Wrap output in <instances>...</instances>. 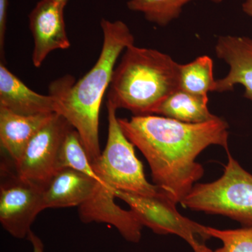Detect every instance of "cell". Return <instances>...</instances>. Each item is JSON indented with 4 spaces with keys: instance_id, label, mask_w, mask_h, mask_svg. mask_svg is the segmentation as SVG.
Listing matches in <instances>:
<instances>
[{
    "instance_id": "16",
    "label": "cell",
    "mask_w": 252,
    "mask_h": 252,
    "mask_svg": "<svg viewBox=\"0 0 252 252\" xmlns=\"http://www.w3.org/2000/svg\"><path fill=\"white\" fill-rule=\"evenodd\" d=\"M213 61L208 56H200L192 62L181 64L180 89L198 96L215 92L217 80L213 74Z\"/></svg>"
},
{
    "instance_id": "23",
    "label": "cell",
    "mask_w": 252,
    "mask_h": 252,
    "mask_svg": "<svg viewBox=\"0 0 252 252\" xmlns=\"http://www.w3.org/2000/svg\"><path fill=\"white\" fill-rule=\"evenodd\" d=\"M194 252H215L212 251V250H210V248H207L206 245H204V244L202 243L200 246L198 247L196 250L194 251Z\"/></svg>"
},
{
    "instance_id": "24",
    "label": "cell",
    "mask_w": 252,
    "mask_h": 252,
    "mask_svg": "<svg viewBox=\"0 0 252 252\" xmlns=\"http://www.w3.org/2000/svg\"><path fill=\"white\" fill-rule=\"evenodd\" d=\"M56 1H59V2L61 3V4L64 5V6H66L68 0H56Z\"/></svg>"
},
{
    "instance_id": "18",
    "label": "cell",
    "mask_w": 252,
    "mask_h": 252,
    "mask_svg": "<svg viewBox=\"0 0 252 252\" xmlns=\"http://www.w3.org/2000/svg\"><path fill=\"white\" fill-rule=\"evenodd\" d=\"M192 0H129L127 6L142 13L149 22L166 26L180 16L182 9Z\"/></svg>"
},
{
    "instance_id": "13",
    "label": "cell",
    "mask_w": 252,
    "mask_h": 252,
    "mask_svg": "<svg viewBox=\"0 0 252 252\" xmlns=\"http://www.w3.org/2000/svg\"><path fill=\"white\" fill-rule=\"evenodd\" d=\"M54 114L23 116L0 107V144L14 165L21 160L30 141Z\"/></svg>"
},
{
    "instance_id": "9",
    "label": "cell",
    "mask_w": 252,
    "mask_h": 252,
    "mask_svg": "<svg viewBox=\"0 0 252 252\" xmlns=\"http://www.w3.org/2000/svg\"><path fill=\"white\" fill-rule=\"evenodd\" d=\"M65 6L56 0H39L29 15L33 39L32 61L39 67L52 51L70 46L64 18Z\"/></svg>"
},
{
    "instance_id": "6",
    "label": "cell",
    "mask_w": 252,
    "mask_h": 252,
    "mask_svg": "<svg viewBox=\"0 0 252 252\" xmlns=\"http://www.w3.org/2000/svg\"><path fill=\"white\" fill-rule=\"evenodd\" d=\"M116 198L124 200L130 207L143 226L150 228L158 235H175L183 239L193 251L203 240L211 237L207 233V226L181 215L177 203L165 192L154 196L115 190Z\"/></svg>"
},
{
    "instance_id": "17",
    "label": "cell",
    "mask_w": 252,
    "mask_h": 252,
    "mask_svg": "<svg viewBox=\"0 0 252 252\" xmlns=\"http://www.w3.org/2000/svg\"><path fill=\"white\" fill-rule=\"evenodd\" d=\"M70 168L103 183L94 171L80 136L74 127L68 132L63 141L59 157V171Z\"/></svg>"
},
{
    "instance_id": "22",
    "label": "cell",
    "mask_w": 252,
    "mask_h": 252,
    "mask_svg": "<svg viewBox=\"0 0 252 252\" xmlns=\"http://www.w3.org/2000/svg\"><path fill=\"white\" fill-rule=\"evenodd\" d=\"M243 10L245 14L252 17V0H246L243 3Z\"/></svg>"
},
{
    "instance_id": "12",
    "label": "cell",
    "mask_w": 252,
    "mask_h": 252,
    "mask_svg": "<svg viewBox=\"0 0 252 252\" xmlns=\"http://www.w3.org/2000/svg\"><path fill=\"white\" fill-rule=\"evenodd\" d=\"M217 57L229 65L225 77L217 80L215 92L233 91L236 85L245 88V96L252 102V39L245 36H221L215 45Z\"/></svg>"
},
{
    "instance_id": "21",
    "label": "cell",
    "mask_w": 252,
    "mask_h": 252,
    "mask_svg": "<svg viewBox=\"0 0 252 252\" xmlns=\"http://www.w3.org/2000/svg\"><path fill=\"white\" fill-rule=\"evenodd\" d=\"M27 240L32 246L33 252H44V245L42 240L32 230L28 235Z\"/></svg>"
},
{
    "instance_id": "2",
    "label": "cell",
    "mask_w": 252,
    "mask_h": 252,
    "mask_svg": "<svg viewBox=\"0 0 252 252\" xmlns=\"http://www.w3.org/2000/svg\"><path fill=\"white\" fill-rule=\"evenodd\" d=\"M100 26L103 43L94 67L77 82L71 76H66L51 84L60 96L57 114L77 131L91 164L102 154L99 119L104 94L110 85L119 56L135 43L128 26L122 21L102 18Z\"/></svg>"
},
{
    "instance_id": "4",
    "label": "cell",
    "mask_w": 252,
    "mask_h": 252,
    "mask_svg": "<svg viewBox=\"0 0 252 252\" xmlns=\"http://www.w3.org/2000/svg\"><path fill=\"white\" fill-rule=\"evenodd\" d=\"M228 154L223 175L210 183L196 184L182 206L193 211L228 217L252 226V175Z\"/></svg>"
},
{
    "instance_id": "3",
    "label": "cell",
    "mask_w": 252,
    "mask_h": 252,
    "mask_svg": "<svg viewBox=\"0 0 252 252\" xmlns=\"http://www.w3.org/2000/svg\"><path fill=\"white\" fill-rule=\"evenodd\" d=\"M180 67L171 56L157 50L128 46L114 69L107 102L134 116L155 114L180 89Z\"/></svg>"
},
{
    "instance_id": "25",
    "label": "cell",
    "mask_w": 252,
    "mask_h": 252,
    "mask_svg": "<svg viewBox=\"0 0 252 252\" xmlns=\"http://www.w3.org/2000/svg\"><path fill=\"white\" fill-rule=\"evenodd\" d=\"M210 1H213V2L217 3V4H219V3L222 2L223 0H210Z\"/></svg>"
},
{
    "instance_id": "8",
    "label": "cell",
    "mask_w": 252,
    "mask_h": 252,
    "mask_svg": "<svg viewBox=\"0 0 252 252\" xmlns=\"http://www.w3.org/2000/svg\"><path fill=\"white\" fill-rule=\"evenodd\" d=\"M72 127L65 118L54 114L30 141L21 160L14 165L18 176L44 191L59 172L60 151Z\"/></svg>"
},
{
    "instance_id": "11",
    "label": "cell",
    "mask_w": 252,
    "mask_h": 252,
    "mask_svg": "<svg viewBox=\"0 0 252 252\" xmlns=\"http://www.w3.org/2000/svg\"><path fill=\"white\" fill-rule=\"evenodd\" d=\"M59 93L53 86L48 95L34 92L2 63L0 64V107L23 116L57 114Z\"/></svg>"
},
{
    "instance_id": "14",
    "label": "cell",
    "mask_w": 252,
    "mask_h": 252,
    "mask_svg": "<svg viewBox=\"0 0 252 252\" xmlns=\"http://www.w3.org/2000/svg\"><path fill=\"white\" fill-rule=\"evenodd\" d=\"M97 181L70 168L60 170L44 191L45 209L79 207L94 192Z\"/></svg>"
},
{
    "instance_id": "19",
    "label": "cell",
    "mask_w": 252,
    "mask_h": 252,
    "mask_svg": "<svg viewBox=\"0 0 252 252\" xmlns=\"http://www.w3.org/2000/svg\"><path fill=\"white\" fill-rule=\"evenodd\" d=\"M207 233L222 243L215 252H252V226L228 230L207 226Z\"/></svg>"
},
{
    "instance_id": "20",
    "label": "cell",
    "mask_w": 252,
    "mask_h": 252,
    "mask_svg": "<svg viewBox=\"0 0 252 252\" xmlns=\"http://www.w3.org/2000/svg\"><path fill=\"white\" fill-rule=\"evenodd\" d=\"M9 0H0V51L1 57H4L5 34L7 20Z\"/></svg>"
},
{
    "instance_id": "15",
    "label": "cell",
    "mask_w": 252,
    "mask_h": 252,
    "mask_svg": "<svg viewBox=\"0 0 252 252\" xmlns=\"http://www.w3.org/2000/svg\"><path fill=\"white\" fill-rule=\"evenodd\" d=\"M208 96L195 95L179 89L158 108L155 114L187 124H202L216 119L207 107Z\"/></svg>"
},
{
    "instance_id": "1",
    "label": "cell",
    "mask_w": 252,
    "mask_h": 252,
    "mask_svg": "<svg viewBox=\"0 0 252 252\" xmlns=\"http://www.w3.org/2000/svg\"><path fill=\"white\" fill-rule=\"evenodd\" d=\"M126 137L148 162L154 185L181 203L203 177L197 157L207 147L228 149V123L220 119L187 124L151 114L119 119Z\"/></svg>"
},
{
    "instance_id": "5",
    "label": "cell",
    "mask_w": 252,
    "mask_h": 252,
    "mask_svg": "<svg viewBox=\"0 0 252 252\" xmlns=\"http://www.w3.org/2000/svg\"><path fill=\"white\" fill-rule=\"evenodd\" d=\"M108 136L100 157L93 162L96 175L116 190L154 196L163 190L149 183L142 162L136 157L134 145L121 127L117 109L107 102Z\"/></svg>"
},
{
    "instance_id": "7",
    "label": "cell",
    "mask_w": 252,
    "mask_h": 252,
    "mask_svg": "<svg viewBox=\"0 0 252 252\" xmlns=\"http://www.w3.org/2000/svg\"><path fill=\"white\" fill-rule=\"evenodd\" d=\"M45 210L44 190L18 176L14 165L1 163L0 222L11 236L27 239L37 215Z\"/></svg>"
},
{
    "instance_id": "10",
    "label": "cell",
    "mask_w": 252,
    "mask_h": 252,
    "mask_svg": "<svg viewBox=\"0 0 252 252\" xmlns=\"http://www.w3.org/2000/svg\"><path fill=\"white\" fill-rule=\"evenodd\" d=\"M115 190L107 184L96 182L90 198L79 206V219L85 223H108L127 242L138 243L143 225L130 210H124L116 204Z\"/></svg>"
}]
</instances>
